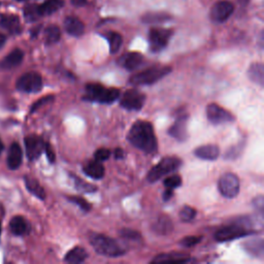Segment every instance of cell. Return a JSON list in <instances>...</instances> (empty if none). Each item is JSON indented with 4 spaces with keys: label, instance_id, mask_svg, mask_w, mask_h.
Instances as JSON below:
<instances>
[{
    "label": "cell",
    "instance_id": "1",
    "mask_svg": "<svg viewBox=\"0 0 264 264\" xmlns=\"http://www.w3.org/2000/svg\"><path fill=\"white\" fill-rule=\"evenodd\" d=\"M127 139L132 146L147 154H153L158 149L153 125L148 121H136L131 126Z\"/></svg>",
    "mask_w": 264,
    "mask_h": 264
},
{
    "label": "cell",
    "instance_id": "2",
    "mask_svg": "<svg viewBox=\"0 0 264 264\" xmlns=\"http://www.w3.org/2000/svg\"><path fill=\"white\" fill-rule=\"evenodd\" d=\"M89 242L97 254L105 257H120L126 253L120 244L104 234L91 232Z\"/></svg>",
    "mask_w": 264,
    "mask_h": 264
},
{
    "label": "cell",
    "instance_id": "3",
    "mask_svg": "<svg viewBox=\"0 0 264 264\" xmlns=\"http://www.w3.org/2000/svg\"><path fill=\"white\" fill-rule=\"evenodd\" d=\"M120 97V90L116 88H105L100 84H88L85 88L83 100L111 104Z\"/></svg>",
    "mask_w": 264,
    "mask_h": 264
},
{
    "label": "cell",
    "instance_id": "4",
    "mask_svg": "<svg viewBox=\"0 0 264 264\" xmlns=\"http://www.w3.org/2000/svg\"><path fill=\"white\" fill-rule=\"evenodd\" d=\"M173 68L168 66H154L143 71H140L130 78V84L134 86H149L153 85L166 75H168Z\"/></svg>",
    "mask_w": 264,
    "mask_h": 264
},
{
    "label": "cell",
    "instance_id": "5",
    "mask_svg": "<svg viewBox=\"0 0 264 264\" xmlns=\"http://www.w3.org/2000/svg\"><path fill=\"white\" fill-rule=\"evenodd\" d=\"M182 165V160L177 157H166L152 167L147 175V180L150 183H155L168 174L177 171Z\"/></svg>",
    "mask_w": 264,
    "mask_h": 264
},
{
    "label": "cell",
    "instance_id": "6",
    "mask_svg": "<svg viewBox=\"0 0 264 264\" xmlns=\"http://www.w3.org/2000/svg\"><path fill=\"white\" fill-rule=\"evenodd\" d=\"M255 232L256 231L247 229L242 225H240V224L233 222L232 224H230V225L219 229L215 233V240L219 243L229 242L236 239H241V237L248 236L250 234H254Z\"/></svg>",
    "mask_w": 264,
    "mask_h": 264
},
{
    "label": "cell",
    "instance_id": "7",
    "mask_svg": "<svg viewBox=\"0 0 264 264\" xmlns=\"http://www.w3.org/2000/svg\"><path fill=\"white\" fill-rule=\"evenodd\" d=\"M43 86L42 75L34 71L24 73L18 78L16 84L17 89L25 93H37L43 89Z\"/></svg>",
    "mask_w": 264,
    "mask_h": 264
},
{
    "label": "cell",
    "instance_id": "8",
    "mask_svg": "<svg viewBox=\"0 0 264 264\" xmlns=\"http://www.w3.org/2000/svg\"><path fill=\"white\" fill-rule=\"evenodd\" d=\"M218 187L220 193L224 197L234 198L240 193V188H241L240 179L232 173H227L220 178Z\"/></svg>",
    "mask_w": 264,
    "mask_h": 264
},
{
    "label": "cell",
    "instance_id": "9",
    "mask_svg": "<svg viewBox=\"0 0 264 264\" xmlns=\"http://www.w3.org/2000/svg\"><path fill=\"white\" fill-rule=\"evenodd\" d=\"M146 95L141 93V92L134 89H130L127 90L122 95L120 99V105L127 111L136 112L142 109L144 103H146Z\"/></svg>",
    "mask_w": 264,
    "mask_h": 264
},
{
    "label": "cell",
    "instance_id": "10",
    "mask_svg": "<svg viewBox=\"0 0 264 264\" xmlns=\"http://www.w3.org/2000/svg\"><path fill=\"white\" fill-rule=\"evenodd\" d=\"M173 31L164 28H152L149 32V44L152 52L162 51L168 45Z\"/></svg>",
    "mask_w": 264,
    "mask_h": 264
},
{
    "label": "cell",
    "instance_id": "11",
    "mask_svg": "<svg viewBox=\"0 0 264 264\" xmlns=\"http://www.w3.org/2000/svg\"><path fill=\"white\" fill-rule=\"evenodd\" d=\"M206 117L210 123L215 125L230 123L235 120L234 116L227 110L221 108L216 103H210L206 107Z\"/></svg>",
    "mask_w": 264,
    "mask_h": 264
},
{
    "label": "cell",
    "instance_id": "12",
    "mask_svg": "<svg viewBox=\"0 0 264 264\" xmlns=\"http://www.w3.org/2000/svg\"><path fill=\"white\" fill-rule=\"evenodd\" d=\"M234 11V4L229 0H220L210 9V19L215 23L226 22Z\"/></svg>",
    "mask_w": 264,
    "mask_h": 264
},
{
    "label": "cell",
    "instance_id": "13",
    "mask_svg": "<svg viewBox=\"0 0 264 264\" xmlns=\"http://www.w3.org/2000/svg\"><path fill=\"white\" fill-rule=\"evenodd\" d=\"M189 116L185 113H181L174 122V124L168 129V134L179 140L185 141L188 138V130H187V123H188Z\"/></svg>",
    "mask_w": 264,
    "mask_h": 264
},
{
    "label": "cell",
    "instance_id": "14",
    "mask_svg": "<svg viewBox=\"0 0 264 264\" xmlns=\"http://www.w3.org/2000/svg\"><path fill=\"white\" fill-rule=\"evenodd\" d=\"M25 148H26V155L30 161H34L38 159L39 156L45 150V141L43 138L38 135H28L24 139Z\"/></svg>",
    "mask_w": 264,
    "mask_h": 264
},
{
    "label": "cell",
    "instance_id": "15",
    "mask_svg": "<svg viewBox=\"0 0 264 264\" xmlns=\"http://www.w3.org/2000/svg\"><path fill=\"white\" fill-rule=\"evenodd\" d=\"M143 63V56L139 53L136 52H130L122 55L118 60V64L121 66L122 68L132 71L139 68Z\"/></svg>",
    "mask_w": 264,
    "mask_h": 264
},
{
    "label": "cell",
    "instance_id": "16",
    "mask_svg": "<svg viewBox=\"0 0 264 264\" xmlns=\"http://www.w3.org/2000/svg\"><path fill=\"white\" fill-rule=\"evenodd\" d=\"M22 160H23V152H22L20 144L17 142L11 143V146L8 150L7 159H6L8 168L11 170L18 169L22 164Z\"/></svg>",
    "mask_w": 264,
    "mask_h": 264
},
{
    "label": "cell",
    "instance_id": "17",
    "mask_svg": "<svg viewBox=\"0 0 264 264\" xmlns=\"http://www.w3.org/2000/svg\"><path fill=\"white\" fill-rule=\"evenodd\" d=\"M194 155L202 160L213 161L216 160L220 155V149L216 144H204V146L198 147L194 151Z\"/></svg>",
    "mask_w": 264,
    "mask_h": 264
},
{
    "label": "cell",
    "instance_id": "18",
    "mask_svg": "<svg viewBox=\"0 0 264 264\" xmlns=\"http://www.w3.org/2000/svg\"><path fill=\"white\" fill-rule=\"evenodd\" d=\"M64 29L69 35L78 37L84 34L85 25L76 17H67L64 20Z\"/></svg>",
    "mask_w": 264,
    "mask_h": 264
},
{
    "label": "cell",
    "instance_id": "19",
    "mask_svg": "<svg viewBox=\"0 0 264 264\" xmlns=\"http://www.w3.org/2000/svg\"><path fill=\"white\" fill-rule=\"evenodd\" d=\"M24 59V52L21 49H15L11 51L7 56H5L2 61L0 62V67L2 69H10L17 67L22 63Z\"/></svg>",
    "mask_w": 264,
    "mask_h": 264
},
{
    "label": "cell",
    "instance_id": "20",
    "mask_svg": "<svg viewBox=\"0 0 264 264\" xmlns=\"http://www.w3.org/2000/svg\"><path fill=\"white\" fill-rule=\"evenodd\" d=\"M174 229V225L171 220L167 216H160L153 223L152 230L158 235H167L171 233Z\"/></svg>",
    "mask_w": 264,
    "mask_h": 264
},
{
    "label": "cell",
    "instance_id": "21",
    "mask_svg": "<svg viewBox=\"0 0 264 264\" xmlns=\"http://www.w3.org/2000/svg\"><path fill=\"white\" fill-rule=\"evenodd\" d=\"M0 26L14 34H19L22 31L20 20L15 15H0Z\"/></svg>",
    "mask_w": 264,
    "mask_h": 264
},
{
    "label": "cell",
    "instance_id": "22",
    "mask_svg": "<svg viewBox=\"0 0 264 264\" xmlns=\"http://www.w3.org/2000/svg\"><path fill=\"white\" fill-rule=\"evenodd\" d=\"M9 229L12 234L22 236L30 231V225L22 216H16L9 222Z\"/></svg>",
    "mask_w": 264,
    "mask_h": 264
},
{
    "label": "cell",
    "instance_id": "23",
    "mask_svg": "<svg viewBox=\"0 0 264 264\" xmlns=\"http://www.w3.org/2000/svg\"><path fill=\"white\" fill-rule=\"evenodd\" d=\"M24 182H25L26 188H27V190L32 195H34L35 197H37L38 199H41V200H45L46 199V197H47L46 191L43 188L42 185L38 183L37 180H35V179L31 178V177L26 176V177H24Z\"/></svg>",
    "mask_w": 264,
    "mask_h": 264
},
{
    "label": "cell",
    "instance_id": "24",
    "mask_svg": "<svg viewBox=\"0 0 264 264\" xmlns=\"http://www.w3.org/2000/svg\"><path fill=\"white\" fill-rule=\"evenodd\" d=\"M83 171L86 176L90 177L91 179H94V180H101L105 175V169H104L103 165L97 160L88 162L84 166Z\"/></svg>",
    "mask_w": 264,
    "mask_h": 264
},
{
    "label": "cell",
    "instance_id": "25",
    "mask_svg": "<svg viewBox=\"0 0 264 264\" xmlns=\"http://www.w3.org/2000/svg\"><path fill=\"white\" fill-rule=\"evenodd\" d=\"M88 258L87 251L82 247H74L70 251L66 253L64 257V261L67 263H82Z\"/></svg>",
    "mask_w": 264,
    "mask_h": 264
},
{
    "label": "cell",
    "instance_id": "26",
    "mask_svg": "<svg viewBox=\"0 0 264 264\" xmlns=\"http://www.w3.org/2000/svg\"><path fill=\"white\" fill-rule=\"evenodd\" d=\"M191 259L188 257V255H185L183 253H164L157 255L152 262L153 263H164V262H190Z\"/></svg>",
    "mask_w": 264,
    "mask_h": 264
},
{
    "label": "cell",
    "instance_id": "27",
    "mask_svg": "<svg viewBox=\"0 0 264 264\" xmlns=\"http://www.w3.org/2000/svg\"><path fill=\"white\" fill-rule=\"evenodd\" d=\"M248 76L252 82L263 87L264 84V66L262 63H253L248 70Z\"/></svg>",
    "mask_w": 264,
    "mask_h": 264
},
{
    "label": "cell",
    "instance_id": "28",
    "mask_svg": "<svg viewBox=\"0 0 264 264\" xmlns=\"http://www.w3.org/2000/svg\"><path fill=\"white\" fill-rule=\"evenodd\" d=\"M244 249L247 253L253 255L255 257H262L264 253V243L262 239L250 240L244 243Z\"/></svg>",
    "mask_w": 264,
    "mask_h": 264
},
{
    "label": "cell",
    "instance_id": "29",
    "mask_svg": "<svg viewBox=\"0 0 264 264\" xmlns=\"http://www.w3.org/2000/svg\"><path fill=\"white\" fill-rule=\"evenodd\" d=\"M64 5L63 0H47L43 4L38 5V10L41 16H50L59 10Z\"/></svg>",
    "mask_w": 264,
    "mask_h": 264
},
{
    "label": "cell",
    "instance_id": "30",
    "mask_svg": "<svg viewBox=\"0 0 264 264\" xmlns=\"http://www.w3.org/2000/svg\"><path fill=\"white\" fill-rule=\"evenodd\" d=\"M171 19H173V17L166 14V12H147L146 15L141 17V21L146 24L164 23L168 22Z\"/></svg>",
    "mask_w": 264,
    "mask_h": 264
},
{
    "label": "cell",
    "instance_id": "31",
    "mask_svg": "<svg viewBox=\"0 0 264 264\" xmlns=\"http://www.w3.org/2000/svg\"><path fill=\"white\" fill-rule=\"evenodd\" d=\"M61 38L60 28L56 25H50L45 30V42L48 46L57 44Z\"/></svg>",
    "mask_w": 264,
    "mask_h": 264
},
{
    "label": "cell",
    "instance_id": "32",
    "mask_svg": "<svg viewBox=\"0 0 264 264\" xmlns=\"http://www.w3.org/2000/svg\"><path fill=\"white\" fill-rule=\"evenodd\" d=\"M105 38L108 39L109 46H110V52L111 54H116V53L120 50L123 44V37L121 34H119L118 32L110 31L108 33L104 34Z\"/></svg>",
    "mask_w": 264,
    "mask_h": 264
},
{
    "label": "cell",
    "instance_id": "33",
    "mask_svg": "<svg viewBox=\"0 0 264 264\" xmlns=\"http://www.w3.org/2000/svg\"><path fill=\"white\" fill-rule=\"evenodd\" d=\"M70 178L73 181L74 184V187L78 190V191H82L85 193H91V192H95L97 190V187L94 186V185L86 183L85 181H83L82 179H80L76 176L70 175Z\"/></svg>",
    "mask_w": 264,
    "mask_h": 264
},
{
    "label": "cell",
    "instance_id": "34",
    "mask_svg": "<svg viewBox=\"0 0 264 264\" xmlns=\"http://www.w3.org/2000/svg\"><path fill=\"white\" fill-rule=\"evenodd\" d=\"M245 144H246V142L243 141V142H239L237 144H235V146L231 147L225 154V159L234 160V159H236V158H239L245 149Z\"/></svg>",
    "mask_w": 264,
    "mask_h": 264
},
{
    "label": "cell",
    "instance_id": "35",
    "mask_svg": "<svg viewBox=\"0 0 264 264\" xmlns=\"http://www.w3.org/2000/svg\"><path fill=\"white\" fill-rule=\"evenodd\" d=\"M196 217V209L192 206L185 205L180 212V219L183 222H190Z\"/></svg>",
    "mask_w": 264,
    "mask_h": 264
},
{
    "label": "cell",
    "instance_id": "36",
    "mask_svg": "<svg viewBox=\"0 0 264 264\" xmlns=\"http://www.w3.org/2000/svg\"><path fill=\"white\" fill-rule=\"evenodd\" d=\"M163 185L166 189L174 190L176 188H179L182 185V179L179 175H173L168 178H166L163 181Z\"/></svg>",
    "mask_w": 264,
    "mask_h": 264
},
{
    "label": "cell",
    "instance_id": "37",
    "mask_svg": "<svg viewBox=\"0 0 264 264\" xmlns=\"http://www.w3.org/2000/svg\"><path fill=\"white\" fill-rule=\"evenodd\" d=\"M119 234H120V236L122 237L123 240H126V241L137 242L140 240V237H141L137 231L132 230V229H127V228L121 229L120 232H119Z\"/></svg>",
    "mask_w": 264,
    "mask_h": 264
},
{
    "label": "cell",
    "instance_id": "38",
    "mask_svg": "<svg viewBox=\"0 0 264 264\" xmlns=\"http://www.w3.org/2000/svg\"><path fill=\"white\" fill-rule=\"evenodd\" d=\"M68 200L70 202H72V203H74V204L80 206V208L83 210V212H85V213L90 212L91 204L86 199H84V198L78 197V196H69L68 197Z\"/></svg>",
    "mask_w": 264,
    "mask_h": 264
},
{
    "label": "cell",
    "instance_id": "39",
    "mask_svg": "<svg viewBox=\"0 0 264 264\" xmlns=\"http://www.w3.org/2000/svg\"><path fill=\"white\" fill-rule=\"evenodd\" d=\"M24 14L26 19H27L29 22L37 20L39 17H42L41 14H39L38 6L37 5H30L28 7H26L24 10Z\"/></svg>",
    "mask_w": 264,
    "mask_h": 264
},
{
    "label": "cell",
    "instance_id": "40",
    "mask_svg": "<svg viewBox=\"0 0 264 264\" xmlns=\"http://www.w3.org/2000/svg\"><path fill=\"white\" fill-rule=\"evenodd\" d=\"M202 240V236H187L180 242V245L184 248H191L196 246L198 243H200Z\"/></svg>",
    "mask_w": 264,
    "mask_h": 264
},
{
    "label": "cell",
    "instance_id": "41",
    "mask_svg": "<svg viewBox=\"0 0 264 264\" xmlns=\"http://www.w3.org/2000/svg\"><path fill=\"white\" fill-rule=\"evenodd\" d=\"M111 156V151L108 150V149H98L95 154H94V157H95V160L99 161V162H102V161H105L108 160L109 158Z\"/></svg>",
    "mask_w": 264,
    "mask_h": 264
},
{
    "label": "cell",
    "instance_id": "42",
    "mask_svg": "<svg viewBox=\"0 0 264 264\" xmlns=\"http://www.w3.org/2000/svg\"><path fill=\"white\" fill-rule=\"evenodd\" d=\"M53 98H54V96H46V97H43L41 98L39 100H37L35 103L32 104V107H31V110H30V113H34L36 110H38L39 108H42L44 104H47L48 102L52 101Z\"/></svg>",
    "mask_w": 264,
    "mask_h": 264
},
{
    "label": "cell",
    "instance_id": "43",
    "mask_svg": "<svg viewBox=\"0 0 264 264\" xmlns=\"http://www.w3.org/2000/svg\"><path fill=\"white\" fill-rule=\"evenodd\" d=\"M45 151H46V154L48 157V160L51 163H54L56 161V155H55V152H54V150H53L50 143H45Z\"/></svg>",
    "mask_w": 264,
    "mask_h": 264
},
{
    "label": "cell",
    "instance_id": "44",
    "mask_svg": "<svg viewBox=\"0 0 264 264\" xmlns=\"http://www.w3.org/2000/svg\"><path fill=\"white\" fill-rule=\"evenodd\" d=\"M253 205L254 207L259 210V212L262 214L263 213V206H264V198L262 195H259L254 198L253 200Z\"/></svg>",
    "mask_w": 264,
    "mask_h": 264
},
{
    "label": "cell",
    "instance_id": "45",
    "mask_svg": "<svg viewBox=\"0 0 264 264\" xmlns=\"http://www.w3.org/2000/svg\"><path fill=\"white\" fill-rule=\"evenodd\" d=\"M114 155H115L116 159H118V160L119 159H122V158H124V151L121 148H118V149L115 150Z\"/></svg>",
    "mask_w": 264,
    "mask_h": 264
},
{
    "label": "cell",
    "instance_id": "46",
    "mask_svg": "<svg viewBox=\"0 0 264 264\" xmlns=\"http://www.w3.org/2000/svg\"><path fill=\"white\" fill-rule=\"evenodd\" d=\"M173 194H174L173 190H171V189H166L165 192L163 193V200L164 201H168L170 199V198H171V196H173Z\"/></svg>",
    "mask_w": 264,
    "mask_h": 264
},
{
    "label": "cell",
    "instance_id": "47",
    "mask_svg": "<svg viewBox=\"0 0 264 264\" xmlns=\"http://www.w3.org/2000/svg\"><path fill=\"white\" fill-rule=\"evenodd\" d=\"M6 43V36L2 33H0V49H1Z\"/></svg>",
    "mask_w": 264,
    "mask_h": 264
},
{
    "label": "cell",
    "instance_id": "48",
    "mask_svg": "<svg viewBox=\"0 0 264 264\" xmlns=\"http://www.w3.org/2000/svg\"><path fill=\"white\" fill-rule=\"evenodd\" d=\"M71 2L73 5L80 6V5H84V3L86 2V0H71Z\"/></svg>",
    "mask_w": 264,
    "mask_h": 264
},
{
    "label": "cell",
    "instance_id": "49",
    "mask_svg": "<svg viewBox=\"0 0 264 264\" xmlns=\"http://www.w3.org/2000/svg\"><path fill=\"white\" fill-rule=\"evenodd\" d=\"M3 150H4V144H3V142L1 141V139H0V154L2 153Z\"/></svg>",
    "mask_w": 264,
    "mask_h": 264
},
{
    "label": "cell",
    "instance_id": "50",
    "mask_svg": "<svg viewBox=\"0 0 264 264\" xmlns=\"http://www.w3.org/2000/svg\"><path fill=\"white\" fill-rule=\"evenodd\" d=\"M22 1H23V0H22Z\"/></svg>",
    "mask_w": 264,
    "mask_h": 264
}]
</instances>
